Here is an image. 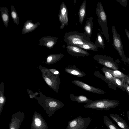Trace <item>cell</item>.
Masks as SVG:
<instances>
[{
    "label": "cell",
    "mask_w": 129,
    "mask_h": 129,
    "mask_svg": "<svg viewBox=\"0 0 129 129\" xmlns=\"http://www.w3.org/2000/svg\"><path fill=\"white\" fill-rule=\"evenodd\" d=\"M63 40L67 45L77 47L85 43H93L91 41L89 37L84 33H79L76 31L66 33Z\"/></svg>",
    "instance_id": "obj_1"
},
{
    "label": "cell",
    "mask_w": 129,
    "mask_h": 129,
    "mask_svg": "<svg viewBox=\"0 0 129 129\" xmlns=\"http://www.w3.org/2000/svg\"><path fill=\"white\" fill-rule=\"evenodd\" d=\"M120 104L116 100L101 99L92 101L86 103L83 107L86 108L98 110H108L118 106Z\"/></svg>",
    "instance_id": "obj_2"
},
{
    "label": "cell",
    "mask_w": 129,
    "mask_h": 129,
    "mask_svg": "<svg viewBox=\"0 0 129 129\" xmlns=\"http://www.w3.org/2000/svg\"><path fill=\"white\" fill-rule=\"evenodd\" d=\"M95 11L98 17V22L102 29V33L107 41L109 42L110 38L107 24V16L101 2H99L97 3Z\"/></svg>",
    "instance_id": "obj_3"
},
{
    "label": "cell",
    "mask_w": 129,
    "mask_h": 129,
    "mask_svg": "<svg viewBox=\"0 0 129 129\" xmlns=\"http://www.w3.org/2000/svg\"><path fill=\"white\" fill-rule=\"evenodd\" d=\"M91 118L79 116L69 121L66 129H86L90 124Z\"/></svg>",
    "instance_id": "obj_4"
},
{
    "label": "cell",
    "mask_w": 129,
    "mask_h": 129,
    "mask_svg": "<svg viewBox=\"0 0 129 129\" xmlns=\"http://www.w3.org/2000/svg\"><path fill=\"white\" fill-rule=\"evenodd\" d=\"M113 45L117 51L122 60L127 62V58L124 53L123 44L120 35L118 33L114 25L112 27Z\"/></svg>",
    "instance_id": "obj_5"
},
{
    "label": "cell",
    "mask_w": 129,
    "mask_h": 129,
    "mask_svg": "<svg viewBox=\"0 0 129 129\" xmlns=\"http://www.w3.org/2000/svg\"><path fill=\"white\" fill-rule=\"evenodd\" d=\"M93 58L99 64L112 70H118V67L113 58L110 56L100 55H96Z\"/></svg>",
    "instance_id": "obj_6"
},
{
    "label": "cell",
    "mask_w": 129,
    "mask_h": 129,
    "mask_svg": "<svg viewBox=\"0 0 129 129\" xmlns=\"http://www.w3.org/2000/svg\"><path fill=\"white\" fill-rule=\"evenodd\" d=\"M48 102L47 104L43 105L42 106L49 116L52 115L57 110L64 106L63 103L56 100L52 99Z\"/></svg>",
    "instance_id": "obj_7"
},
{
    "label": "cell",
    "mask_w": 129,
    "mask_h": 129,
    "mask_svg": "<svg viewBox=\"0 0 129 129\" xmlns=\"http://www.w3.org/2000/svg\"><path fill=\"white\" fill-rule=\"evenodd\" d=\"M30 129H48L47 123L41 114L37 112L34 113Z\"/></svg>",
    "instance_id": "obj_8"
},
{
    "label": "cell",
    "mask_w": 129,
    "mask_h": 129,
    "mask_svg": "<svg viewBox=\"0 0 129 129\" xmlns=\"http://www.w3.org/2000/svg\"><path fill=\"white\" fill-rule=\"evenodd\" d=\"M24 118L25 115L23 112L19 111L13 114L9 124V129H19Z\"/></svg>",
    "instance_id": "obj_9"
},
{
    "label": "cell",
    "mask_w": 129,
    "mask_h": 129,
    "mask_svg": "<svg viewBox=\"0 0 129 129\" xmlns=\"http://www.w3.org/2000/svg\"><path fill=\"white\" fill-rule=\"evenodd\" d=\"M72 82L77 86L88 92L99 94L106 93L101 89L89 85L80 81L74 80L72 81Z\"/></svg>",
    "instance_id": "obj_10"
},
{
    "label": "cell",
    "mask_w": 129,
    "mask_h": 129,
    "mask_svg": "<svg viewBox=\"0 0 129 129\" xmlns=\"http://www.w3.org/2000/svg\"><path fill=\"white\" fill-rule=\"evenodd\" d=\"M58 16L59 20L61 24L60 28L62 29L68 24V10L64 2L60 5Z\"/></svg>",
    "instance_id": "obj_11"
},
{
    "label": "cell",
    "mask_w": 129,
    "mask_h": 129,
    "mask_svg": "<svg viewBox=\"0 0 129 129\" xmlns=\"http://www.w3.org/2000/svg\"><path fill=\"white\" fill-rule=\"evenodd\" d=\"M66 48L69 54L75 57H83L85 56L90 55V54L86 51L76 46L67 45Z\"/></svg>",
    "instance_id": "obj_12"
},
{
    "label": "cell",
    "mask_w": 129,
    "mask_h": 129,
    "mask_svg": "<svg viewBox=\"0 0 129 129\" xmlns=\"http://www.w3.org/2000/svg\"><path fill=\"white\" fill-rule=\"evenodd\" d=\"M64 70L67 73L79 78H82L86 75L84 72L81 71L75 65L68 66L64 68Z\"/></svg>",
    "instance_id": "obj_13"
},
{
    "label": "cell",
    "mask_w": 129,
    "mask_h": 129,
    "mask_svg": "<svg viewBox=\"0 0 129 129\" xmlns=\"http://www.w3.org/2000/svg\"><path fill=\"white\" fill-rule=\"evenodd\" d=\"M110 117L122 129H129V127L125 120L117 114H109Z\"/></svg>",
    "instance_id": "obj_14"
},
{
    "label": "cell",
    "mask_w": 129,
    "mask_h": 129,
    "mask_svg": "<svg viewBox=\"0 0 129 129\" xmlns=\"http://www.w3.org/2000/svg\"><path fill=\"white\" fill-rule=\"evenodd\" d=\"M92 20L93 18L92 17H88L84 28V32L83 33L89 37L92 35V28L94 25L93 23L92 22Z\"/></svg>",
    "instance_id": "obj_15"
},
{
    "label": "cell",
    "mask_w": 129,
    "mask_h": 129,
    "mask_svg": "<svg viewBox=\"0 0 129 129\" xmlns=\"http://www.w3.org/2000/svg\"><path fill=\"white\" fill-rule=\"evenodd\" d=\"M86 14V1H84L81 5L78 11L79 20L80 24H82Z\"/></svg>",
    "instance_id": "obj_16"
},
{
    "label": "cell",
    "mask_w": 129,
    "mask_h": 129,
    "mask_svg": "<svg viewBox=\"0 0 129 129\" xmlns=\"http://www.w3.org/2000/svg\"><path fill=\"white\" fill-rule=\"evenodd\" d=\"M70 98L73 101H76L79 103H89L92 100L88 99L86 96L81 95L79 96L75 95L73 93L70 95Z\"/></svg>",
    "instance_id": "obj_17"
},
{
    "label": "cell",
    "mask_w": 129,
    "mask_h": 129,
    "mask_svg": "<svg viewBox=\"0 0 129 129\" xmlns=\"http://www.w3.org/2000/svg\"><path fill=\"white\" fill-rule=\"evenodd\" d=\"M101 70L104 74L106 79L109 83V87L112 88L111 84L115 85L114 81L113 76L108 70L107 67L104 66L102 68Z\"/></svg>",
    "instance_id": "obj_18"
},
{
    "label": "cell",
    "mask_w": 129,
    "mask_h": 129,
    "mask_svg": "<svg viewBox=\"0 0 129 129\" xmlns=\"http://www.w3.org/2000/svg\"><path fill=\"white\" fill-rule=\"evenodd\" d=\"M78 47L83 49L93 51H98V47L93 42L85 43L82 45L79 46Z\"/></svg>",
    "instance_id": "obj_19"
},
{
    "label": "cell",
    "mask_w": 129,
    "mask_h": 129,
    "mask_svg": "<svg viewBox=\"0 0 129 129\" xmlns=\"http://www.w3.org/2000/svg\"><path fill=\"white\" fill-rule=\"evenodd\" d=\"M103 120L104 124L108 129H120L114 124L107 115L104 116Z\"/></svg>",
    "instance_id": "obj_20"
},
{
    "label": "cell",
    "mask_w": 129,
    "mask_h": 129,
    "mask_svg": "<svg viewBox=\"0 0 129 129\" xmlns=\"http://www.w3.org/2000/svg\"><path fill=\"white\" fill-rule=\"evenodd\" d=\"M97 36L94 44L98 47H100L104 49L105 48L104 40L102 35L99 33L97 34Z\"/></svg>",
    "instance_id": "obj_21"
},
{
    "label": "cell",
    "mask_w": 129,
    "mask_h": 129,
    "mask_svg": "<svg viewBox=\"0 0 129 129\" xmlns=\"http://www.w3.org/2000/svg\"><path fill=\"white\" fill-rule=\"evenodd\" d=\"M114 77V76H113ZM115 85L123 91H125L123 85V81L124 79L121 78L114 77Z\"/></svg>",
    "instance_id": "obj_22"
},
{
    "label": "cell",
    "mask_w": 129,
    "mask_h": 129,
    "mask_svg": "<svg viewBox=\"0 0 129 129\" xmlns=\"http://www.w3.org/2000/svg\"><path fill=\"white\" fill-rule=\"evenodd\" d=\"M107 69L109 72L114 77L121 78H125V74H123L120 71L118 70L110 69L107 68Z\"/></svg>",
    "instance_id": "obj_23"
},
{
    "label": "cell",
    "mask_w": 129,
    "mask_h": 129,
    "mask_svg": "<svg viewBox=\"0 0 129 129\" xmlns=\"http://www.w3.org/2000/svg\"><path fill=\"white\" fill-rule=\"evenodd\" d=\"M94 75L96 77L100 78L106 82L108 84L109 87L110 86V84L109 82L107 80L105 76L102 75L98 71L94 72Z\"/></svg>",
    "instance_id": "obj_24"
},
{
    "label": "cell",
    "mask_w": 129,
    "mask_h": 129,
    "mask_svg": "<svg viewBox=\"0 0 129 129\" xmlns=\"http://www.w3.org/2000/svg\"><path fill=\"white\" fill-rule=\"evenodd\" d=\"M123 85L125 91L129 95V85L124 79L123 81Z\"/></svg>",
    "instance_id": "obj_25"
},
{
    "label": "cell",
    "mask_w": 129,
    "mask_h": 129,
    "mask_svg": "<svg viewBox=\"0 0 129 129\" xmlns=\"http://www.w3.org/2000/svg\"><path fill=\"white\" fill-rule=\"evenodd\" d=\"M122 6L126 7L127 2V0H116Z\"/></svg>",
    "instance_id": "obj_26"
},
{
    "label": "cell",
    "mask_w": 129,
    "mask_h": 129,
    "mask_svg": "<svg viewBox=\"0 0 129 129\" xmlns=\"http://www.w3.org/2000/svg\"><path fill=\"white\" fill-rule=\"evenodd\" d=\"M56 41H51L48 42L47 44V46L48 47L53 46L55 44Z\"/></svg>",
    "instance_id": "obj_27"
},
{
    "label": "cell",
    "mask_w": 129,
    "mask_h": 129,
    "mask_svg": "<svg viewBox=\"0 0 129 129\" xmlns=\"http://www.w3.org/2000/svg\"><path fill=\"white\" fill-rule=\"evenodd\" d=\"M45 81L49 85H51L52 84V82L51 80L48 78H46L45 79Z\"/></svg>",
    "instance_id": "obj_28"
},
{
    "label": "cell",
    "mask_w": 129,
    "mask_h": 129,
    "mask_svg": "<svg viewBox=\"0 0 129 129\" xmlns=\"http://www.w3.org/2000/svg\"><path fill=\"white\" fill-rule=\"evenodd\" d=\"M124 79L129 85V75L125 74Z\"/></svg>",
    "instance_id": "obj_29"
},
{
    "label": "cell",
    "mask_w": 129,
    "mask_h": 129,
    "mask_svg": "<svg viewBox=\"0 0 129 129\" xmlns=\"http://www.w3.org/2000/svg\"><path fill=\"white\" fill-rule=\"evenodd\" d=\"M2 18L4 21H6L8 19V16L5 14H4L2 15Z\"/></svg>",
    "instance_id": "obj_30"
},
{
    "label": "cell",
    "mask_w": 129,
    "mask_h": 129,
    "mask_svg": "<svg viewBox=\"0 0 129 129\" xmlns=\"http://www.w3.org/2000/svg\"><path fill=\"white\" fill-rule=\"evenodd\" d=\"M124 30L129 40V31L126 29H125Z\"/></svg>",
    "instance_id": "obj_31"
},
{
    "label": "cell",
    "mask_w": 129,
    "mask_h": 129,
    "mask_svg": "<svg viewBox=\"0 0 129 129\" xmlns=\"http://www.w3.org/2000/svg\"><path fill=\"white\" fill-rule=\"evenodd\" d=\"M12 16L13 18H15L16 17V13L14 12H13L11 13Z\"/></svg>",
    "instance_id": "obj_32"
},
{
    "label": "cell",
    "mask_w": 129,
    "mask_h": 129,
    "mask_svg": "<svg viewBox=\"0 0 129 129\" xmlns=\"http://www.w3.org/2000/svg\"><path fill=\"white\" fill-rule=\"evenodd\" d=\"M52 56H50L48 57L47 58V61L48 62H50L52 60Z\"/></svg>",
    "instance_id": "obj_33"
},
{
    "label": "cell",
    "mask_w": 129,
    "mask_h": 129,
    "mask_svg": "<svg viewBox=\"0 0 129 129\" xmlns=\"http://www.w3.org/2000/svg\"><path fill=\"white\" fill-rule=\"evenodd\" d=\"M26 29H29L31 28V27H30L28 24L26 25Z\"/></svg>",
    "instance_id": "obj_34"
},
{
    "label": "cell",
    "mask_w": 129,
    "mask_h": 129,
    "mask_svg": "<svg viewBox=\"0 0 129 129\" xmlns=\"http://www.w3.org/2000/svg\"><path fill=\"white\" fill-rule=\"evenodd\" d=\"M127 118H128V119L129 121V111H128L127 112Z\"/></svg>",
    "instance_id": "obj_35"
},
{
    "label": "cell",
    "mask_w": 129,
    "mask_h": 129,
    "mask_svg": "<svg viewBox=\"0 0 129 129\" xmlns=\"http://www.w3.org/2000/svg\"><path fill=\"white\" fill-rule=\"evenodd\" d=\"M28 24L31 27H32L33 26V24L30 23H28Z\"/></svg>",
    "instance_id": "obj_36"
},
{
    "label": "cell",
    "mask_w": 129,
    "mask_h": 129,
    "mask_svg": "<svg viewBox=\"0 0 129 129\" xmlns=\"http://www.w3.org/2000/svg\"><path fill=\"white\" fill-rule=\"evenodd\" d=\"M126 58L127 60V62H128L129 64V57H127Z\"/></svg>",
    "instance_id": "obj_37"
}]
</instances>
